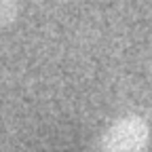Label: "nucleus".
Segmentation results:
<instances>
[{
	"instance_id": "f257e3e1",
	"label": "nucleus",
	"mask_w": 152,
	"mask_h": 152,
	"mask_svg": "<svg viewBox=\"0 0 152 152\" xmlns=\"http://www.w3.org/2000/svg\"><path fill=\"white\" fill-rule=\"evenodd\" d=\"M150 140L148 123L142 116L129 114L114 121L97 140L91 152H146Z\"/></svg>"
},
{
	"instance_id": "f03ea898",
	"label": "nucleus",
	"mask_w": 152,
	"mask_h": 152,
	"mask_svg": "<svg viewBox=\"0 0 152 152\" xmlns=\"http://www.w3.org/2000/svg\"><path fill=\"white\" fill-rule=\"evenodd\" d=\"M19 15V0H0V30L13 23Z\"/></svg>"
}]
</instances>
